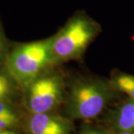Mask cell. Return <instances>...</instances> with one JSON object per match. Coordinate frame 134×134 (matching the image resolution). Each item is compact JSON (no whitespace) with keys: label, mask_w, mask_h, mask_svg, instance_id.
<instances>
[{"label":"cell","mask_w":134,"mask_h":134,"mask_svg":"<svg viewBox=\"0 0 134 134\" xmlns=\"http://www.w3.org/2000/svg\"><path fill=\"white\" fill-rule=\"evenodd\" d=\"M98 32V25L85 14L73 16L52 40L54 60L66 61L78 58Z\"/></svg>","instance_id":"3957f363"},{"label":"cell","mask_w":134,"mask_h":134,"mask_svg":"<svg viewBox=\"0 0 134 134\" xmlns=\"http://www.w3.org/2000/svg\"><path fill=\"white\" fill-rule=\"evenodd\" d=\"M115 90L104 81L96 79L82 80L72 85L68 96L66 112L76 119L95 118L104 110L113 96Z\"/></svg>","instance_id":"7a4b0ae2"},{"label":"cell","mask_w":134,"mask_h":134,"mask_svg":"<svg viewBox=\"0 0 134 134\" xmlns=\"http://www.w3.org/2000/svg\"><path fill=\"white\" fill-rule=\"evenodd\" d=\"M11 92V86L8 77L0 73V101L7 100Z\"/></svg>","instance_id":"ba28073f"},{"label":"cell","mask_w":134,"mask_h":134,"mask_svg":"<svg viewBox=\"0 0 134 134\" xmlns=\"http://www.w3.org/2000/svg\"><path fill=\"white\" fill-rule=\"evenodd\" d=\"M18 122V117H0V130L11 129L17 125Z\"/></svg>","instance_id":"9c48e42d"},{"label":"cell","mask_w":134,"mask_h":134,"mask_svg":"<svg viewBox=\"0 0 134 134\" xmlns=\"http://www.w3.org/2000/svg\"><path fill=\"white\" fill-rule=\"evenodd\" d=\"M84 134H102V133L98 132V131H96V130H90V131L86 132V133Z\"/></svg>","instance_id":"8fae6325"},{"label":"cell","mask_w":134,"mask_h":134,"mask_svg":"<svg viewBox=\"0 0 134 134\" xmlns=\"http://www.w3.org/2000/svg\"><path fill=\"white\" fill-rule=\"evenodd\" d=\"M102 134H103V133H102Z\"/></svg>","instance_id":"5bb4252c"},{"label":"cell","mask_w":134,"mask_h":134,"mask_svg":"<svg viewBox=\"0 0 134 134\" xmlns=\"http://www.w3.org/2000/svg\"><path fill=\"white\" fill-rule=\"evenodd\" d=\"M0 134H18L16 131L9 130H0Z\"/></svg>","instance_id":"30bf717a"},{"label":"cell","mask_w":134,"mask_h":134,"mask_svg":"<svg viewBox=\"0 0 134 134\" xmlns=\"http://www.w3.org/2000/svg\"><path fill=\"white\" fill-rule=\"evenodd\" d=\"M117 134H134L131 132H127V131H119Z\"/></svg>","instance_id":"7c38bea8"},{"label":"cell","mask_w":134,"mask_h":134,"mask_svg":"<svg viewBox=\"0 0 134 134\" xmlns=\"http://www.w3.org/2000/svg\"><path fill=\"white\" fill-rule=\"evenodd\" d=\"M52 38L22 44L13 50L6 62L7 70L15 81L29 86L52 61Z\"/></svg>","instance_id":"6da1fadb"},{"label":"cell","mask_w":134,"mask_h":134,"mask_svg":"<svg viewBox=\"0 0 134 134\" xmlns=\"http://www.w3.org/2000/svg\"><path fill=\"white\" fill-rule=\"evenodd\" d=\"M110 83L115 91L125 93L134 100V75L118 72L112 77Z\"/></svg>","instance_id":"52a82bcc"},{"label":"cell","mask_w":134,"mask_h":134,"mask_svg":"<svg viewBox=\"0 0 134 134\" xmlns=\"http://www.w3.org/2000/svg\"><path fill=\"white\" fill-rule=\"evenodd\" d=\"M114 127L118 131L134 133V100L131 98L124 102L115 112Z\"/></svg>","instance_id":"8992f818"},{"label":"cell","mask_w":134,"mask_h":134,"mask_svg":"<svg viewBox=\"0 0 134 134\" xmlns=\"http://www.w3.org/2000/svg\"><path fill=\"white\" fill-rule=\"evenodd\" d=\"M71 130L66 119L49 113H32L27 123L29 134H70Z\"/></svg>","instance_id":"5b68a950"},{"label":"cell","mask_w":134,"mask_h":134,"mask_svg":"<svg viewBox=\"0 0 134 134\" xmlns=\"http://www.w3.org/2000/svg\"><path fill=\"white\" fill-rule=\"evenodd\" d=\"M2 45H3V43H2V36L0 34V52L2 50Z\"/></svg>","instance_id":"4fadbf2b"},{"label":"cell","mask_w":134,"mask_h":134,"mask_svg":"<svg viewBox=\"0 0 134 134\" xmlns=\"http://www.w3.org/2000/svg\"><path fill=\"white\" fill-rule=\"evenodd\" d=\"M63 98V83L58 75L48 74L37 77L29 86L26 104L31 113H49Z\"/></svg>","instance_id":"277c9868"}]
</instances>
